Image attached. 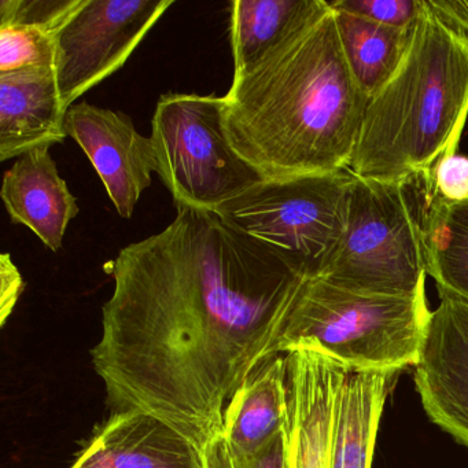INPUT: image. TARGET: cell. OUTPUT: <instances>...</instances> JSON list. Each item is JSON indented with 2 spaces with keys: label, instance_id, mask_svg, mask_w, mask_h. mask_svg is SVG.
<instances>
[{
  "label": "cell",
  "instance_id": "cell-7",
  "mask_svg": "<svg viewBox=\"0 0 468 468\" xmlns=\"http://www.w3.org/2000/svg\"><path fill=\"white\" fill-rule=\"evenodd\" d=\"M150 139L158 176L176 207L216 210L265 180L229 142L224 97L163 95Z\"/></svg>",
  "mask_w": 468,
  "mask_h": 468
},
{
  "label": "cell",
  "instance_id": "cell-23",
  "mask_svg": "<svg viewBox=\"0 0 468 468\" xmlns=\"http://www.w3.org/2000/svg\"><path fill=\"white\" fill-rule=\"evenodd\" d=\"M330 6L391 28L410 29L420 10V0H333Z\"/></svg>",
  "mask_w": 468,
  "mask_h": 468
},
{
  "label": "cell",
  "instance_id": "cell-19",
  "mask_svg": "<svg viewBox=\"0 0 468 468\" xmlns=\"http://www.w3.org/2000/svg\"><path fill=\"white\" fill-rule=\"evenodd\" d=\"M335 13L347 64L369 98L399 68L407 50L410 28H391L341 10Z\"/></svg>",
  "mask_w": 468,
  "mask_h": 468
},
{
  "label": "cell",
  "instance_id": "cell-14",
  "mask_svg": "<svg viewBox=\"0 0 468 468\" xmlns=\"http://www.w3.org/2000/svg\"><path fill=\"white\" fill-rule=\"evenodd\" d=\"M2 199L15 224L28 227L57 253L64 242L79 205L67 182L59 176L50 147L21 155L5 174Z\"/></svg>",
  "mask_w": 468,
  "mask_h": 468
},
{
  "label": "cell",
  "instance_id": "cell-8",
  "mask_svg": "<svg viewBox=\"0 0 468 468\" xmlns=\"http://www.w3.org/2000/svg\"><path fill=\"white\" fill-rule=\"evenodd\" d=\"M174 0H84L57 34L56 76L69 111L122 68Z\"/></svg>",
  "mask_w": 468,
  "mask_h": 468
},
{
  "label": "cell",
  "instance_id": "cell-2",
  "mask_svg": "<svg viewBox=\"0 0 468 468\" xmlns=\"http://www.w3.org/2000/svg\"><path fill=\"white\" fill-rule=\"evenodd\" d=\"M367 102L325 0L278 48L234 75L224 128L264 179L335 174L349 169Z\"/></svg>",
  "mask_w": 468,
  "mask_h": 468
},
{
  "label": "cell",
  "instance_id": "cell-15",
  "mask_svg": "<svg viewBox=\"0 0 468 468\" xmlns=\"http://www.w3.org/2000/svg\"><path fill=\"white\" fill-rule=\"evenodd\" d=\"M286 353L260 364L224 408L218 434L238 452L256 453L286 429Z\"/></svg>",
  "mask_w": 468,
  "mask_h": 468
},
{
  "label": "cell",
  "instance_id": "cell-13",
  "mask_svg": "<svg viewBox=\"0 0 468 468\" xmlns=\"http://www.w3.org/2000/svg\"><path fill=\"white\" fill-rule=\"evenodd\" d=\"M67 113L54 68L0 73V161L62 144Z\"/></svg>",
  "mask_w": 468,
  "mask_h": 468
},
{
  "label": "cell",
  "instance_id": "cell-3",
  "mask_svg": "<svg viewBox=\"0 0 468 468\" xmlns=\"http://www.w3.org/2000/svg\"><path fill=\"white\" fill-rule=\"evenodd\" d=\"M468 119V39L441 24L420 0L407 50L368 98L349 171L360 179L431 188L442 158L456 154Z\"/></svg>",
  "mask_w": 468,
  "mask_h": 468
},
{
  "label": "cell",
  "instance_id": "cell-10",
  "mask_svg": "<svg viewBox=\"0 0 468 468\" xmlns=\"http://www.w3.org/2000/svg\"><path fill=\"white\" fill-rule=\"evenodd\" d=\"M286 468H331L336 399L347 368L308 347L286 352Z\"/></svg>",
  "mask_w": 468,
  "mask_h": 468
},
{
  "label": "cell",
  "instance_id": "cell-26",
  "mask_svg": "<svg viewBox=\"0 0 468 468\" xmlns=\"http://www.w3.org/2000/svg\"><path fill=\"white\" fill-rule=\"evenodd\" d=\"M442 26L468 39V0H424Z\"/></svg>",
  "mask_w": 468,
  "mask_h": 468
},
{
  "label": "cell",
  "instance_id": "cell-24",
  "mask_svg": "<svg viewBox=\"0 0 468 468\" xmlns=\"http://www.w3.org/2000/svg\"><path fill=\"white\" fill-rule=\"evenodd\" d=\"M430 191L446 201L468 199V158L459 154L442 158L432 171Z\"/></svg>",
  "mask_w": 468,
  "mask_h": 468
},
{
  "label": "cell",
  "instance_id": "cell-17",
  "mask_svg": "<svg viewBox=\"0 0 468 468\" xmlns=\"http://www.w3.org/2000/svg\"><path fill=\"white\" fill-rule=\"evenodd\" d=\"M325 0H235L229 6L234 75L264 58L311 20Z\"/></svg>",
  "mask_w": 468,
  "mask_h": 468
},
{
  "label": "cell",
  "instance_id": "cell-16",
  "mask_svg": "<svg viewBox=\"0 0 468 468\" xmlns=\"http://www.w3.org/2000/svg\"><path fill=\"white\" fill-rule=\"evenodd\" d=\"M393 371L347 369L336 399L331 468H371Z\"/></svg>",
  "mask_w": 468,
  "mask_h": 468
},
{
  "label": "cell",
  "instance_id": "cell-12",
  "mask_svg": "<svg viewBox=\"0 0 468 468\" xmlns=\"http://www.w3.org/2000/svg\"><path fill=\"white\" fill-rule=\"evenodd\" d=\"M67 468H202L199 451L174 427L141 410L113 412Z\"/></svg>",
  "mask_w": 468,
  "mask_h": 468
},
{
  "label": "cell",
  "instance_id": "cell-4",
  "mask_svg": "<svg viewBox=\"0 0 468 468\" xmlns=\"http://www.w3.org/2000/svg\"><path fill=\"white\" fill-rule=\"evenodd\" d=\"M431 311L426 295L361 294L322 278L306 279L292 303L279 352L317 350L350 371L415 368Z\"/></svg>",
  "mask_w": 468,
  "mask_h": 468
},
{
  "label": "cell",
  "instance_id": "cell-18",
  "mask_svg": "<svg viewBox=\"0 0 468 468\" xmlns=\"http://www.w3.org/2000/svg\"><path fill=\"white\" fill-rule=\"evenodd\" d=\"M421 212L427 273L440 294L468 305V199L446 201L426 191Z\"/></svg>",
  "mask_w": 468,
  "mask_h": 468
},
{
  "label": "cell",
  "instance_id": "cell-22",
  "mask_svg": "<svg viewBox=\"0 0 468 468\" xmlns=\"http://www.w3.org/2000/svg\"><path fill=\"white\" fill-rule=\"evenodd\" d=\"M202 468H286L284 431L256 453H242L216 434L199 452Z\"/></svg>",
  "mask_w": 468,
  "mask_h": 468
},
{
  "label": "cell",
  "instance_id": "cell-5",
  "mask_svg": "<svg viewBox=\"0 0 468 468\" xmlns=\"http://www.w3.org/2000/svg\"><path fill=\"white\" fill-rule=\"evenodd\" d=\"M412 187L353 175L344 235L320 278L361 294L426 295L423 210Z\"/></svg>",
  "mask_w": 468,
  "mask_h": 468
},
{
  "label": "cell",
  "instance_id": "cell-21",
  "mask_svg": "<svg viewBox=\"0 0 468 468\" xmlns=\"http://www.w3.org/2000/svg\"><path fill=\"white\" fill-rule=\"evenodd\" d=\"M84 0H2L0 27L28 26L58 34Z\"/></svg>",
  "mask_w": 468,
  "mask_h": 468
},
{
  "label": "cell",
  "instance_id": "cell-11",
  "mask_svg": "<svg viewBox=\"0 0 468 468\" xmlns=\"http://www.w3.org/2000/svg\"><path fill=\"white\" fill-rule=\"evenodd\" d=\"M415 385L429 418L468 448V305L440 294Z\"/></svg>",
  "mask_w": 468,
  "mask_h": 468
},
{
  "label": "cell",
  "instance_id": "cell-1",
  "mask_svg": "<svg viewBox=\"0 0 468 468\" xmlns=\"http://www.w3.org/2000/svg\"><path fill=\"white\" fill-rule=\"evenodd\" d=\"M176 207L114 260L91 360L113 412L155 416L201 452L238 388L281 353L306 278L215 210Z\"/></svg>",
  "mask_w": 468,
  "mask_h": 468
},
{
  "label": "cell",
  "instance_id": "cell-9",
  "mask_svg": "<svg viewBox=\"0 0 468 468\" xmlns=\"http://www.w3.org/2000/svg\"><path fill=\"white\" fill-rule=\"evenodd\" d=\"M67 135L91 161L117 213L130 218L157 172L152 139L141 135L127 114L87 102L68 111Z\"/></svg>",
  "mask_w": 468,
  "mask_h": 468
},
{
  "label": "cell",
  "instance_id": "cell-6",
  "mask_svg": "<svg viewBox=\"0 0 468 468\" xmlns=\"http://www.w3.org/2000/svg\"><path fill=\"white\" fill-rule=\"evenodd\" d=\"M352 179L349 169L265 179L215 212L229 227L278 254L303 278H320L344 235Z\"/></svg>",
  "mask_w": 468,
  "mask_h": 468
},
{
  "label": "cell",
  "instance_id": "cell-20",
  "mask_svg": "<svg viewBox=\"0 0 468 468\" xmlns=\"http://www.w3.org/2000/svg\"><path fill=\"white\" fill-rule=\"evenodd\" d=\"M57 35L28 26L0 27V73L54 68Z\"/></svg>",
  "mask_w": 468,
  "mask_h": 468
},
{
  "label": "cell",
  "instance_id": "cell-25",
  "mask_svg": "<svg viewBox=\"0 0 468 468\" xmlns=\"http://www.w3.org/2000/svg\"><path fill=\"white\" fill-rule=\"evenodd\" d=\"M24 279L9 253L0 257V325L6 324L24 292Z\"/></svg>",
  "mask_w": 468,
  "mask_h": 468
}]
</instances>
